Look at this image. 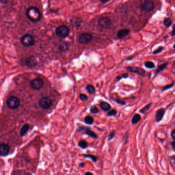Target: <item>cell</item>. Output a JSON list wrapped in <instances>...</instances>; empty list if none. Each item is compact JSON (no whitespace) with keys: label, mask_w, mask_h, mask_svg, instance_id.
Returning a JSON list of instances; mask_svg holds the SVG:
<instances>
[{"label":"cell","mask_w":175,"mask_h":175,"mask_svg":"<svg viewBox=\"0 0 175 175\" xmlns=\"http://www.w3.org/2000/svg\"><path fill=\"white\" fill-rule=\"evenodd\" d=\"M117 113V111L116 109H111L108 113V116L109 117L114 116Z\"/></svg>","instance_id":"cell-30"},{"label":"cell","mask_w":175,"mask_h":175,"mask_svg":"<svg viewBox=\"0 0 175 175\" xmlns=\"http://www.w3.org/2000/svg\"><path fill=\"white\" fill-rule=\"evenodd\" d=\"M172 145L173 146V149L175 151V141H173V142H172Z\"/></svg>","instance_id":"cell-42"},{"label":"cell","mask_w":175,"mask_h":175,"mask_svg":"<svg viewBox=\"0 0 175 175\" xmlns=\"http://www.w3.org/2000/svg\"><path fill=\"white\" fill-rule=\"evenodd\" d=\"M144 65L145 66V67L148 69H153L155 67V65L154 63L152 62V61H147L144 63Z\"/></svg>","instance_id":"cell-25"},{"label":"cell","mask_w":175,"mask_h":175,"mask_svg":"<svg viewBox=\"0 0 175 175\" xmlns=\"http://www.w3.org/2000/svg\"><path fill=\"white\" fill-rule=\"evenodd\" d=\"M100 108L103 111H108L111 108V106L108 103L102 102L100 103Z\"/></svg>","instance_id":"cell-16"},{"label":"cell","mask_w":175,"mask_h":175,"mask_svg":"<svg viewBox=\"0 0 175 175\" xmlns=\"http://www.w3.org/2000/svg\"><path fill=\"white\" fill-rule=\"evenodd\" d=\"M92 36L89 33H81L78 38V42L82 44H87L92 41Z\"/></svg>","instance_id":"cell-8"},{"label":"cell","mask_w":175,"mask_h":175,"mask_svg":"<svg viewBox=\"0 0 175 175\" xmlns=\"http://www.w3.org/2000/svg\"><path fill=\"white\" fill-rule=\"evenodd\" d=\"M39 104L41 108L43 109H48L52 105V101L48 97H42L39 100Z\"/></svg>","instance_id":"cell-5"},{"label":"cell","mask_w":175,"mask_h":175,"mask_svg":"<svg viewBox=\"0 0 175 175\" xmlns=\"http://www.w3.org/2000/svg\"><path fill=\"white\" fill-rule=\"evenodd\" d=\"M30 124H28V123H26V124H25L23 125L22 128L20 130V136H22V137L26 135V133L28 132V130H30Z\"/></svg>","instance_id":"cell-14"},{"label":"cell","mask_w":175,"mask_h":175,"mask_svg":"<svg viewBox=\"0 0 175 175\" xmlns=\"http://www.w3.org/2000/svg\"><path fill=\"white\" fill-rule=\"evenodd\" d=\"M8 0H1V3L3 4H6L8 2Z\"/></svg>","instance_id":"cell-41"},{"label":"cell","mask_w":175,"mask_h":175,"mask_svg":"<svg viewBox=\"0 0 175 175\" xmlns=\"http://www.w3.org/2000/svg\"><path fill=\"white\" fill-rule=\"evenodd\" d=\"M91 128L90 127H85V126H81L80 127L78 128V131L79 132H81V131H86V130H90Z\"/></svg>","instance_id":"cell-29"},{"label":"cell","mask_w":175,"mask_h":175,"mask_svg":"<svg viewBox=\"0 0 175 175\" xmlns=\"http://www.w3.org/2000/svg\"><path fill=\"white\" fill-rule=\"evenodd\" d=\"M127 70L131 73H136L139 75L142 76H145V71L143 69H142L141 68L138 67H127L126 68Z\"/></svg>","instance_id":"cell-11"},{"label":"cell","mask_w":175,"mask_h":175,"mask_svg":"<svg viewBox=\"0 0 175 175\" xmlns=\"http://www.w3.org/2000/svg\"><path fill=\"white\" fill-rule=\"evenodd\" d=\"M163 24L166 27H170L173 24V21L170 17H166L163 21Z\"/></svg>","instance_id":"cell-21"},{"label":"cell","mask_w":175,"mask_h":175,"mask_svg":"<svg viewBox=\"0 0 175 175\" xmlns=\"http://www.w3.org/2000/svg\"><path fill=\"white\" fill-rule=\"evenodd\" d=\"M84 122L87 125H92L94 123V118L92 117L87 116H86L84 118Z\"/></svg>","instance_id":"cell-20"},{"label":"cell","mask_w":175,"mask_h":175,"mask_svg":"<svg viewBox=\"0 0 175 175\" xmlns=\"http://www.w3.org/2000/svg\"><path fill=\"white\" fill-rule=\"evenodd\" d=\"M30 85L32 89L34 90H40L43 87L44 81L40 78H36L30 82Z\"/></svg>","instance_id":"cell-7"},{"label":"cell","mask_w":175,"mask_h":175,"mask_svg":"<svg viewBox=\"0 0 175 175\" xmlns=\"http://www.w3.org/2000/svg\"><path fill=\"white\" fill-rule=\"evenodd\" d=\"M90 112L92 114H96L99 113V109L95 105H92L90 108Z\"/></svg>","instance_id":"cell-27"},{"label":"cell","mask_w":175,"mask_h":175,"mask_svg":"<svg viewBox=\"0 0 175 175\" xmlns=\"http://www.w3.org/2000/svg\"><path fill=\"white\" fill-rule=\"evenodd\" d=\"M83 156L84 158L90 159L92 160V161L94 162V163H96L98 160L97 157L95 156V155H93L83 154Z\"/></svg>","instance_id":"cell-22"},{"label":"cell","mask_w":175,"mask_h":175,"mask_svg":"<svg viewBox=\"0 0 175 175\" xmlns=\"http://www.w3.org/2000/svg\"><path fill=\"white\" fill-rule=\"evenodd\" d=\"M111 24V20L108 17H101L98 21L99 26L104 29L109 28Z\"/></svg>","instance_id":"cell-9"},{"label":"cell","mask_w":175,"mask_h":175,"mask_svg":"<svg viewBox=\"0 0 175 175\" xmlns=\"http://www.w3.org/2000/svg\"><path fill=\"white\" fill-rule=\"evenodd\" d=\"M25 65L29 68H33L38 65V61L36 57L31 56L26 59L25 60Z\"/></svg>","instance_id":"cell-10"},{"label":"cell","mask_w":175,"mask_h":175,"mask_svg":"<svg viewBox=\"0 0 175 175\" xmlns=\"http://www.w3.org/2000/svg\"><path fill=\"white\" fill-rule=\"evenodd\" d=\"M171 136H172L173 139H174L175 140V130H173L172 131Z\"/></svg>","instance_id":"cell-37"},{"label":"cell","mask_w":175,"mask_h":175,"mask_svg":"<svg viewBox=\"0 0 175 175\" xmlns=\"http://www.w3.org/2000/svg\"><path fill=\"white\" fill-rule=\"evenodd\" d=\"M21 43L25 47H30L35 44V39L32 35L26 34L22 36Z\"/></svg>","instance_id":"cell-3"},{"label":"cell","mask_w":175,"mask_h":175,"mask_svg":"<svg viewBox=\"0 0 175 175\" xmlns=\"http://www.w3.org/2000/svg\"><path fill=\"white\" fill-rule=\"evenodd\" d=\"M151 104H148L147 105H146L144 108H143L141 110V112L144 114L145 112L146 111H147L148 109H149V108H150L151 106Z\"/></svg>","instance_id":"cell-32"},{"label":"cell","mask_w":175,"mask_h":175,"mask_svg":"<svg viewBox=\"0 0 175 175\" xmlns=\"http://www.w3.org/2000/svg\"><path fill=\"white\" fill-rule=\"evenodd\" d=\"M114 131H113V132H111L110 133L108 136V140L110 141L112 140V139L114 138Z\"/></svg>","instance_id":"cell-33"},{"label":"cell","mask_w":175,"mask_h":175,"mask_svg":"<svg viewBox=\"0 0 175 175\" xmlns=\"http://www.w3.org/2000/svg\"><path fill=\"white\" fill-rule=\"evenodd\" d=\"M88 174H89V175H93V173H91V172H88L85 173V175H88Z\"/></svg>","instance_id":"cell-43"},{"label":"cell","mask_w":175,"mask_h":175,"mask_svg":"<svg viewBox=\"0 0 175 175\" xmlns=\"http://www.w3.org/2000/svg\"><path fill=\"white\" fill-rule=\"evenodd\" d=\"M165 110L163 108H161L158 110L156 114V121L159 122L162 119L163 116L164 114Z\"/></svg>","instance_id":"cell-15"},{"label":"cell","mask_w":175,"mask_h":175,"mask_svg":"<svg viewBox=\"0 0 175 175\" xmlns=\"http://www.w3.org/2000/svg\"><path fill=\"white\" fill-rule=\"evenodd\" d=\"M140 120V115L139 114H136L132 119V123L133 124H135L136 123H138Z\"/></svg>","instance_id":"cell-26"},{"label":"cell","mask_w":175,"mask_h":175,"mask_svg":"<svg viewBox=\"0 0 175 175\" xmlns=\"http://www.w3.org/2000/svg\"><path fill=\"white\" fill-rule=\"evenodd\" d=\"M170 36H175V25H173V30H172V32L170 33Z\"/></svg>","instance_id":"cell-34"},{"label":"cell","mask_w":175,"mask_h":175,"mask_svg":"<svg viewBox=\"0 0 175 175\" xmlns=\"http://www.w3.org/2000/svg\"><path fill=\"white\" fill-rule=\"evenodd\" d=\"M168 63H165L161 64V65L158 66V68L156 70V74H158L159 73H160L161 71L165 70L167 68V65H168Z\"/></svg>","instance_id":"cell-18"},{"label":"cell","mask_w":175,"mask_h":175,"mask_svg":"<svg viewBox=\"0 0 175 175\" xmlns=\"http://www.w3.org/2000/svg\"><path fill=\"white\" fill-rule=\"evenodd\" d=\"M85 163H80L79 164V167H85Z\"/></svg>","instance_id":"cell-39"},{"label":"cell","mask_w":175,"mask_h":175,"mask_svg":"<svg viewBox=\"0 0 175 175\" xmlns=\"http://www.w3.org/2000/svg\"><path fill=\"white\" fill-rule=\"evenodd\" d=\"M27 17L30 21L37 22L41 19V15L39 9L36 7H30L26 12Z\"/></svg>","instance_id":"cell-1"},{"label":"cell","mask_w":175,"mask_h":175,"mask_svg":"<svg viewBox=\"0 0 175 175\" xmlns=\"http://www.w3.org/2000/svg\"><path fill=\"white\" fill-rule=\"evenodd\" d=\"M78 145L80 148H81L82 149H86L87 147H88L87 142L84 140L80 141L78 143Z\"/></svg>","instance_id":"cell-24"},{"label":"cell","mask_w":175,"mask_h":175,"mask_svg":"<svg viewBox=\"0 0 175 175\" xmlns=\"http://www.w3.org/2000/svg\"><path fill=\"white\" fill-rule=\"evenodd\" d=\"M173 84H170V85H168V86H165V87L163 88V90H167V89H170V88H172L173 87Z\"/></svg>","instance_id":"cell-35"},{"label":"cell","mask_w":175,"mask_h":175,"mask_svg":"<svg viewBox=\"0 0 175 175\" xmlns=\"http://www.w3.org/2000/svg\"><path fill=\"white\" fill-rule=\"evenodd\" d=\"M8 108L11 109H16L19 108L20 106V100L16 96L12 95L9 98L6 102Z\"/></svg>","instance_id":"cell-2"},{"label":"cell","mask_w":175,"mask_h":175,"mask_svg":"<svg viewBox=\"0 0 175 175\" xmlns=\"http://www.w3.org/2000/svg\"><path fill=\"white\" fill-rule=\"evenodd\" d=\"M130 33V30L128 29H122L118 31L117 36L118 39H122L125 38L126 36H127Z\"/></svg>","instance_id":"cell-13"},{"label":"cell","mask_w":175,"mask_h":175,"mask_svg":"<svg viewBox=\"0 0 175 175\" xmlns=\"http://www.w3.org/2000/svg\"><path fill=\"white\" fill-rule=\"evenodd\" d=\"M70 29L65 25H61L57 28L56 35L60 38H65L70 34Z\"/></svg>","instance_id":"cell-4"},{"label":"cell","mask_w":175,"mask_h":175,"mask_svg":"<svg viewBox=\"0 0 175 175\" xmlns=\"http://www.w3.org/2000/svg\"><path fill=\"white\" fill-rule=\"evenodd\" d=\"M173 68H175V61L173 62Z\"/></svg>","instance_id":"cell-44"},{"label":"cell","mask_w":175,"mask_h":175,"mask_svg":"<svg viewBox=\"0 0 175 175\" xmlns=\"http://www.w3.org/2000/svg\"><path fill=\"white\" fill-rule=\"evenodd\" d=\"M10 146L8 144L2 143L0 145V155L2 157L6 156L8 154Z\"/></svg>","instance_id":"cell-12"},{"label":"cell","mask_w":175,"mask_h":175,"mask_svg":"<svg viewBox=\"0 0 175 175\" xmlns=\"http://www.w3.org/2000/svg\"><path fill=\"white\" fill-rule=\"evenodd\" d=\"M86 89L89 94H90V95H94V94H95V88L92 85H90V84L87 85L86 87Z\"/></svg>","instance_id":"cell-19"},{"label":"cell","mask_w":175,"mask_h":175,"mask_svg":"<svg viewBox=\"0 0 175 175\" xmlns=\"http://www.w3.org/2000/svg\"><path fill=\"white\" fill-rule=\"evenodd\" d=\"M164 49V47L163 46H159V47L156 49L153 52V54L156 55V54H159L160 52H162L163 50Z\"/></svg>","instance_id":"cell-28"},{"label":"cell","mask_w":175,"mask_h":175,"mask_svg":"<svg viewBox=\"0 0 175 175\" xmlns=\"http://www.w3.org/2000/svg\"><path fill=\"white\" fill-rule=\"evenodd\" d=\"M127 77H128V75L127 74H124V75H122L121 77H120L118 79V81L120 80V79H121L122 78H127Z\"/></svg>","instance_id":"cell-38"},{"label":"cell","mask_w":175,"mask_h":175,"mask_svg":"<svg viewBox=\"0 0 175 175\" xmlns=\"http://www.w3.org/2000/svg\"><path fill=\"white\" fill-rule=\"evenodd\" d=\"M173 48L175 49V44L173 45Z\"/></svg>","instance_id":"cell-45"},{"label":"cell","mask_w":175,"mask_h":175,"mask_svg":"<svg viewBox=\"0 0 175 175\" xmlns=\"http://www.w3.org/2000/svg\"><path fill=\"white\" fill-rule=\"evenodd\" d=\"M116 102L119 104H122V105H124L125 103L123 101L120 100H116Z\"/></svg>","instance_id":"cell-36"},{"label":"cell","mask_w":175,"mask_h":175,"mask_svg":"<svg viewBox=\"0 0 175 175\" xmlns=\"http://www.w3.org/2000/svg\"><path fill=\"white\" fill-rule=\"evenodd\" d=\"M85 135H86L89 136V137H92V138H95V139H97L98 138V136L95 133H94V132H92L90 130H86L85 132Z\"/></svg>","instance_id":"cell-23"},{"label":"cell","mask_w":175,"mask_h":175,"mask_svg":"<svg viewBox=\"0 0 175 175\" xmlns=\"http://www.w3.org/2000/svg\"><path fill=\"white\" fill-rule=\"evenodd\" d=\"M79 98L82 101H85L89 99V98L85 94H81L79 95Z\"/></svg>","instance_id":"cell-31"},{"label":"cell","mask_w":175,"mask_h":175,"mask_svg":"<svg viewBox=\"0 0 175 175\" xmlns=\"http://www.w3.org/2000/svg\"><path fill=\"white\" fill-rule=\"evenodd\" d=\"M141 10L143 12H149L154 9L155 5L154 3L150 1H145L141 5Z\"/></svg>","instance_id":"cell-6"},{"label":"cell","mask_w":175,"mask_h":175,"mask_svg":"<svg viewBox=\"0 0 175 175\" xmlns=\"http://www.w3.org/2000/svg\"><path fill=\"white\" fill-rule=\"evenodd\" d=\"M111 0H100V2L102 3H106L107 2H109Z\"/></svg>","instance_id":"cell-40"},{"label":"cell","mask_w":175,"mask_h":175,"mask_svg":"<svg viewBox=\"0 0 175 175\" xmlns=\"http://www.w3.org/2000/svg\"><path fill=\"white\" fill-rule=\"evenodd\" d=\"M59 51L61 52H65L68 50V45L66 43H62L59 45V47H58Z\"/></svg>","instance_id":"cell-17"}]
</instances>
